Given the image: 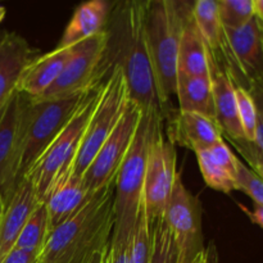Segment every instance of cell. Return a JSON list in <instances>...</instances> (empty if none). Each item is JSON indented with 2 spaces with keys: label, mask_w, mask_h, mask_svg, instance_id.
<instances>
[{
  "label": "cell",
  "mask_w": 263,
  "mask_h": 263,
  "mask_svg": "<svg viewBox=\"0 0 263 263\" xmlns=\"http://www.w3.org/2000/svg\"><path fill=\"white\" fill-rule=\"evenodd\" d=\"M115 223L113 181L94 193L73 217L51 231L40 263H95L112 240Z\"/></svg>",
  "instance_id": "1"
},
{
  "label": "cell",
  "mask_w": 263,
  "mask_h": 263,
  "mask_svg": "<svg viewBox=\"0 0 263 263\" xmlns=\"http://www.w3.org/2000/svg\"><path fill=\"white\" fill-rule=\"evenodd\" d=\"M146 2H128L117 10V49L110 62L122 68L131 100L143 113L161 112L146 40Z\"/></svg>",
  "instance_id": "2"
},
{
  "label": "cell",
  "mask_w": 263,
  "mask_h": 263,
  "mask_svg": "<svg viewBox=\"0 0 263 263\" xmlns=\"http://www.w3.org/2000/svg\"><path fill=\"white\" fill-rule=\"evenodd\" d=\"M187 5L172 0L146 2V40L162 118L170 116V100L176 95L180 33Z\"/></svg>",
  "instance_id": "3"
},
{
  "label": "cell",
  "mask_w": 263,
  "mask_h": 263,
  "mask_svg": "<svg viewBox=\"0 0 263 263\" xmlns=\"http://www.w3.org/2000/svg\"><path fill=\"white\" fill-rule=\"evenodd\" d=\"M162 118L161 112L143 113L131 148L116 176L113 243L128 244L135 228L139 211L143 203L144 180L149 145L157 122Z\"/></svg>",
  "instance_id": "4"
},
{
  "label": "cell",
  "mask_w": 263,
  "mask_h": 263,
  "mask_svg": "<svg viewBox=\"0 0 263 263\" xmlns=\"http://www.w3.org/2000/svg\"><path fill=\"white\" fill-rule=\"evenodd\" d=\"M103 85L104 80L97 82L87 90L71 121L26 174L25 177L32 184L40 203H45L57 182L72 172L73 162L79 153L92 110L100 97Z\"/></svg>",
  "instance_id": "5"
},
{
  "label": "cell",
  "mask_w": 263,
  "mask_h": 263,
  "mask_svg": "<svg viewBox=\"0 0 263 263\" xmlns=\"http://www.w3.org/2000/svg\"><path fill=\"white\" fill-rule=\"evenodd\" d=\"M128 102L130 91L125 74L118 64H113L85 130L84 139L72 167V175L77 177L84 176L103 144L118 125Z\"/></svg>",
  "instance_id": "6"
},
{
  "label": "cell",
  "mask_w": 263,
  "mask_h": 263,
  "mask_svg": "<svg viewBox=\"0 0 263 263\" xmlns=\"http://www.w3.org/2000/svg\"><path fill=\"white\" fill-rule=\"evenodd\" d=\"M86 91L49 100L32 99L28 97L20 181L71 121Z\"/></svg>",
  "instance_id": "7"
},
{
  "label": "cell",
  "mask_w": 263,
  "mask_h": 263,
  "mask_svg": "<svg viewBox=\"0 0 263 263\" xmlns=\"http://www.w3.org/2000/svg\"><path fill=\"white\" fill-rule=\"evenodd\" d=\"M109 37V31L105 28L98 35L80 43L55 82L36 99H58L81 94L104 80L110 69L108 64Z\"/></svg>",
  "instance_id": "8"
},
{
  "label": "cell",
  "mask_w": 263,
  "mask_h": 263,
  "mask_svg": "<svg viewBox=\"0 0 263 263\" xmlns=\"http://www.w3.org/2000/svg\"><path fill=\"white\" fill-rule=\"evenodd\" d=\"M176 159L175 144L164 134L163 120H159L149 145L143 192L144 204L151 221L163 217L179 174L176 171Z\"/></svg>",
  "instance_id": "9"
},
{
  "label": "cell",
  "mask_w": 263,
  "mask_h": 263,
  "mask_svg": "<svg viewBox=\"0 0 263 263\" xmlns=\"http://www.w3.org/2000/svg\"><path fill=\"white\" fill-rule=\"evenodd\" d=\"M162 218L174 236L180 263H193L204 251L202 207L198 198L185 187L180 174H177L175 180L174 189Z\"/></svg>",
  "instance_id": "10"
},
{
  "label": "cell",
  "mask_w": 263,
  "mask_h": 263,
  "mask_svg": "<svg viewBox=\"0 0 263 263\" xmlns=\"http://www.w3.org/2000/svg\"><path fill=\"white\" fill-rule=\"evenodd\" d=\"M141 115L143 112L140 107L130 98V102L118 125L103 144L89 168L82 176L85 186L91 194L97 193L105 185L116 181V176L136 135Z\"/></svg>",
  "instance_id": "11"
},
{
  "label": "cell",
  "mask_w": 263,
  "mask_h": 263,
  "mask_svg": "<svg viewBox=\"0 0 263 263\" xmlns=\"http://www.w3.org/2000/svg\"><path fill=\"white\" fill-rule=\"evenodd\" d=\"M28 97L15 91L0 120V193L7 203L20 182Z\"/></svg>",
  "instance_id": "12"
},
{
  "label": "cell",
  "mask_w": 263,
  "mask_h": 263,
  "mask_svg": "<svg viewBox=\"0 0 263 263\" xmlns=\"http://www.w3.org/2000/svg\"><path fill=\"white\" fill-rule=\"evenodd\" d=\"M226 40L238 72V86L249 90L263 76V23L254 15L236 30H225Z\"/></svg>",
  "instance_id": "13"
},
{
  "label": "cell",
  "mask_w": 263,
  "mask_h": 263,
  "mask_svg": "<svg viewBox=\"0 0 263 263\" xmlns=\"http://www.w3.org/2000/svg\"><path fill=\"white\" fill-rule=\"evenodd\" d=\"M40 204L30 180L21 179L0 218V261L14 248L28 218Z\"/></svg>",
  "instance_id": "14"
},
{
  "label": "cell",
  "mask_w": 263,
  "mask_h": 263,
  "mask_svg": "<svg viewBox=\"0 0 263 263\" xmlns=\"http://www.w3.org/2000/svg\"><path fill=\"white\" fill-rule=\"evenodd\" d=\"M35 58L28 41L14 31L0 30V110L17 91L22 71Z\"/></svg>",
  "instance_id": "15"
},
{
  "label": "cell",
  "mask_w": 263,
  "mask_h": 263,
  "mask_svg": "<svg viewBox=\"0 0 263 263\" xmlns=\"http://www.w3.org/2000/svg\"><path fill=\"white\" fill-rule=\"evenodd\" d=\"M210 79L212 84L215 118L220 126L222 135L228 140L244 139L236 103V86L225 68L220 66L208 54Z\"/></svg>",
  "instance_id": "16"
},
{
  "label": "cell",
  "mask_w": 263,
  "mask_h": 263,
  "mask_svg": "<svg viewBox=\"0 0 263 263\" xmlns=\"http://www.w3.org/2000/svg\"><path fill=\"white\" fill-rule=\"evenodd\" d=\"M167 138L174 144L185 146L194 153L223 140L222 131L216 120L182 110L170 117Z\"/></svg>",
  "instance_id": "17"
},
{
  "label": "cell",
  "mask_w": 263,
  "mask_h": 263,
  "mask_svg": "<svg viewBox=\"0 0 263 263\" xmlns=\"http://www.w3.org/2000/svg\"><path fill=\"white\" fill-rule=\"evenodd\" d=\"M77 45L57 48L28 62L20 77L17 91L33 99L41 97L58 79Z\"/></svg>",
  "instance_id": "18"
},
{
  "label": "cell",
  "mask_w": 263,
  "mask_h": 263,
  "mask_svg": "<svg viewBox=\"0 0 263 263\" xmlns=\"http://www.w3.org/2000/svg\"><path fill=\"white\" fill-rule=\"evenodd\" d=\"M195 154L199 170L208 187L226 194L238 190L236 174L239 159L231 152L225 140L211 148L197 152Z\"/></svg>",
  "instance_id": "19"
},
{
  "label": "cell",
  "mask_w": 263,
  "mask_h": 263,
  "mask_svg": "<svg viewBox=\"0 0 263 263\" xmlns=\"http://www.w3.org/2000/svg\"><path fill=\"white\" fill-rule=\"evenodd\" d=\"M91 195L85 186L82 177L74 176L72 172L59 180L44 203L48 211L50 233L73 217Z\"/></svg>",
  "instance_id": "20"
},
{
  "label": "cell",
  "mask_w": 263,
  "mask_h": 263,
  "mask_svg": "<svg viewBox=\"0 0 263 263\" xmlns=\"http://www.w3.org/2000/svg\"><path fill=\"white\" fill-rule=\"evenodd\" d=\"M192 7L193 4L189 3L182 21L177 57V74L190 77L210 76L207 46L195 25Z\"/></svg>",
  "instance_id": "21"
},
{
  "label": "cell",
  "mask_w": 263,
  "mask_h": 263,
  "mask_svg": "<svg viewBox=\"0 0 263 263\" xmlns=\"http://www.w3.org/2000/svg\"><path fill=\"white\" fill-rule=\"evenodd\" d=\"M109 4L103 0L82 3L76 8L71 21L67 25L58 48L77 45L86 39L104 31L109 18Z\"/></svg>",
  "instance_id": "22"
},
{
  "label": "cell",
  "mask_w": 263,
  "mask_h": 263,
  "mask_svg": "<svg viewBox=\"0 0 263 263\" xmlns=\"http://www.w3.org/2000/svg\"><path fill=\"white\" fill-rule=\"evenodd\" d=\"M176 97L180 103V110L182 112L198 113L216 120L210 76L190 77L179 73Z\"/></svg>",
  "instance_id": "23"
},
{
  "label": "cell",
  "mask_w": 263,
  "mask_h": 263,
  "mask_svg": "<svg viewBox=\"0 0 263 263\" xmlns=\"http://www.w3.org/2000/svg\"><path fill=\"white\" fill-rule=\"evenodd\" d=\"M49 235H50V228H49L48 211L45 204L41 203L28 218L15 243V247L41 254L43 249L45 248Z\"/></svg>",
  "instance_id": "24"
},
{
  "label": "cell",
  "mask_w": 263,
  "mask_h": 263,
  "mask_svg": "<svg viewBox=\"0 0 263 263\" xmlns=\"http://www.w3.org/2000/svg\"><path fill=\"white\" fill-rule=\"evenodd\" d=\"M152 226L144 200L127 246L126 263H151Z\"/></svg>",
  "instance_id": "25"
},
{
  "label": "cell",
  "mask_w": 263,
  "mask_h": 263,
  "mask_svg": "<svg viewBox=\"0 0 263 263\" xmlns=\"http://www.w3.org/2000/svg\"><path fill=\"white\" fill-rule=\"evenodd\" d=\"M151 263H180L176 243L163 218L151 221Z\"/></svg>",
  "instance_id": "26"
},
{
  "label": "cell",
  "mask_w": 263,
  "mask_h": 263,
  "mask_svg": "<svg viewBox=\"0 0 263 263\" xmlns=\"http://www.w3.org/2000/svg\"><path fill=\"white\" fill-rule=\"evenodd\" d=\"M233 144L239 154L244 158V161L249 164V168L263 179V116L258 112V121H257L256 136L253 141H248L246 139L239 140H229Z\"/></svg>",
  "instance_id": "27"
},
{
  "label": "cell",
  "mask_w": 263,
  "mask_h": 263,
  "mask_svg": "<svg viewBox=\"0 0 263 263\" xmlns=\"http://www.w3.org/2000/svg\"><path fill=\"white\" fill-rule=\"evenodd\" d=\"M218 13L225 30L243 27L254 17L253 0H218Z\"/></svg>",
  "instance_id": "28"
},
{
  "label": "cell",
  "mask_w": 263,
  "mask_h": 263,
  "mask_svg": "<svg viewBox=\"0 0 263 263\" xmlns=\"http://www.w3.org/2000/svg\"><path fill=\"white\" fill-rule=\"evenodd\" d=\"M236 103H238L239 121H240L244 139L253 141L256 136L257 121H258V109L256 103L251 92L240 86H236Z\"/></svg>",
  "instance_id": "29"
},
{
  "label": "cell",
  "mask_w": 263,
  "mask_h": 263,
  "mask_svg": "<svg viewBox=\"0 0 263 263\" xmlns=\"http://www.w3.org/2000/svg\"><path fill=\"white\" fill-rule=\"evenodd\" d=\"M236 182L238 190L246 193L253 200L254 204L263 207V180L240 161L238 164Z\"/></svg>",
  "instance_id": "30"
},
{
  "label": "cell",
  "mask_w": 263,
  "mask_h": 263,
  "mask_svg": "<svg viewBox=\"0 0 263 263\" xmlns=\"http://www.w3.org/2000/svg\"><path fill=\"white\" fill-rule=\"evenodd\" d=\"M128 244H120L110 241L98 263H126Z\"/></svg>",
  "instance_id": "31"
},
{
  "label": "cell",
  "mask_w": 263,
  "mask_h": 263,
  "mask_svg": "<svg viewBox=\"0 0 263 263\" xmlns=\"http://www.w3.org/2000/svg\"><path fill=\"white\" fill-rule=\"evenodd\" d=\"M0 263H40V253L14 247L5 254Z\"/></svg>",
  "instance_id": "32"
},
{
  "label": "cell",
  "mask_w": 263,
  "mask_h": 263,
  "mask_svg": "<svg viewBox=\"0 0 263 263\" xmlns=\"http://www.w3.org/2000/svg\"><path fill=\"white\" fill-rule=\"evenodd\" d=\"M251 92L252 98H253L254 103L257 105L258 112L263 116V76L259 79L254 80L251 84V87L248 90Z\"/></svg>",
  "instance_id": "33"
},
{
  "label": "cell",
  "mask_w": 263,
  "mask_h": 263,
  "mask_svg": "<svg viewBox=\"0 0 263 263\" xmlns=\"http://www.w3.org/2000/svg\"><path fill=\"white\" fill-rule=\"evenodd\" d=\"M193 263H218L215 244L211 243L207 248H204V251L193 261Z\"/></svg>",
  "instance_id": "34"
},
{
  "label": "cell",
  "mask_w": 263,
  "mask_h": 263,
  "mask_svg": "<svg viewBox=\"0 0 263 263\" xmlns=\"http://www.w3.org/2000/svg\"><path fill=\"white\" fill-rule=\"evenodd\" d=\"M239 208L248 216V218L252 222L256 223V225H258L259 228L263 229V207L254 204L253 210H248V208L244 207L243 204H239Z\"/></svg>",
  "instance_id": "35"
},
{
  "label": "cell",
  "mask_w": 263,
  "mask_h": 263,
  "mask_svg": "<svg viewBox=\"0 0 263 263\" xmlns=\"http://www.w3.org/2000/svg\"><path fill=\"white\" fill-rule=\"evenodd\" d=\"M253 10L254 15L263 21V0H253Z\"/></svg>",
  "instance_id": "36"
},
{
  "label": "cell",
  "mask_w": 263,
  "mask_h": 263,
  "mask_svg": "<svg viewBox=\"0 0 263 263\" xmlns=\"http://www.w3.org/2000/svg\"><path fill=\"white\" fill-rule=\"evenodd\" d=\"M4 208H5V203H4V199H3V197H2V193H0V218H2L3 212H4Z\"/></svg>",
  "instance_id": "37"
},
{
  "label": "cell",
  "mask_w": 263,
  "mask_h": 263,
  "mask_svg": "<svg viewBox=\"0 0 263 263\" xmlns=\"http://www.w3.org/2000/svg\"><path fill=\"white\" fill-rule=\"evenodd\" d=\"M5 13H7V9L4 7H0V22L3 21V18L5 17Z\"/></svg>",
  "instance_id": "38"
},
{
  "label": "cell",
  "mask_w": 263,
  "mask_h": 263,
  "mask_svg": "<svg viewBox=\"0 0 263 263\" xmlns=\"http://www.w3.org/2000/svg\"><path fill=\"white\" fill-rule=\"evenodd\" d=\"M5 107H7V105H5ZM5 107H4V109H5ZM4 109H3V110H0V120H2V117H3V113H4Z\"/></svg>",
  "instance_id": "39"
},
{
  "label": "cell",
  "mask_w": 263,
  "mask_h": 263,
  "mask_svg": "<svg viewBox=\"0 0 263 263\" xmlns=\"http://www.w3.org/2000/svg\"><path fill=\"white\" fill-rule=\"evenodd\" d=\"M98 262H99V259H98V261H97V262H95V263H98Z\"/></svg>",
  "instance_id": "40"
},
{
  "label": "cell",
  "mask_w": 263,
  "mask_h": 263,
  "mask_svg": "<svg viewBox=\"0 0 263 263\" xmlns=\"http://www.w3.org/2000/svg\"><path fill=\"white\" fill-rule=\"evenodd\" d=\"M262 23H263V21H262Z\"/></svg>",
  "instance_id": "41"
},
{
  "label": "cell",
  "mask_w": 263,
  "mask_h": 263,
  "mask_svg": "<svg viewBox=\"0 0 263 263\" xmlns=\"http://www.w3.org/2000/svg\"><path fill=\"white\" fill-rule=\"evenodd\" d=\"M262 180H263V179H262Z\"/></svg>",
  "instance_id": "42"
}]
</instances>
